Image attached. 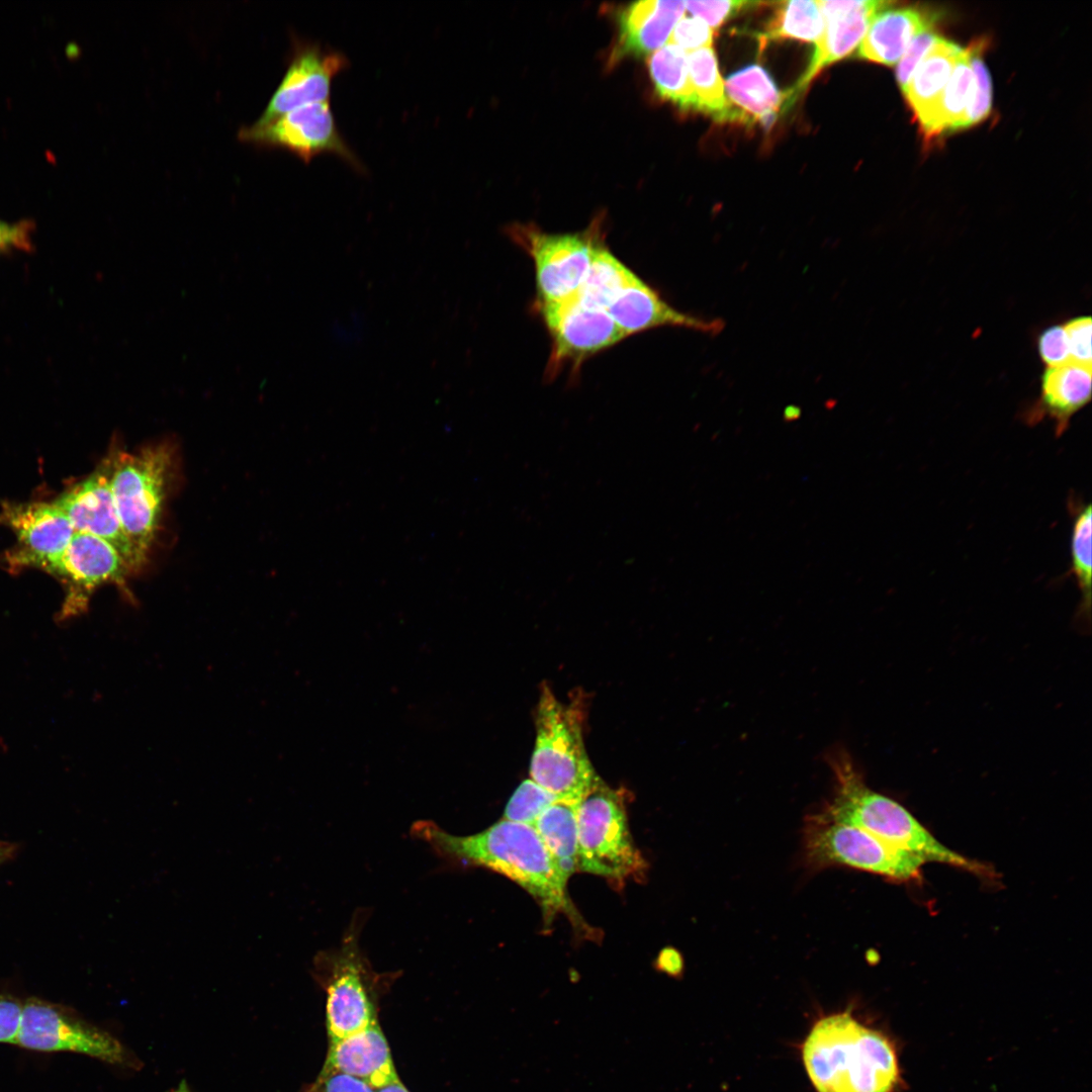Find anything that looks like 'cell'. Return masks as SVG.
<instances>
[{"label":"cell","instance_id":"obj_1","mask_svg":"<svg viewBox=\"0 0 1092 1092\" xmlns=\"http://www.w3.org/2000/svg\"><path fill=\"white\" fill-rule=\"evenodd\" d=\"M412 834L442 858L458 866L483 867L524 888L541 906L546 921L563 912L578 917L552 855L533 825L499 820L485 830L453 835L428 820L416 822Z\"/></svg>","mask_w":1092,"mask_h":1092},{"label":"cell","instance_id":"obj_2","mask_svg":"<svg viewBox=\"0 0 1092 1092\" xmlns=\"http://www.w3.org/2000/svg\"><path fill=\"white\" fill-rule=\"evenodd\" d=\"M801 1051L816 1092H896L900 1085L894 1043L850 1009L816 1020Z\"/></svg>","mask_w":1092,"mask_h":1092},{"label":"cell","instance_id":"obj_3","mask_svg":"<svg viewBox=\"0 0 1092 1092\" xmlns=\"http://www.w3.org/2000/svg\"><path fill=\"white\" fill-rule=\"evenodd\" d=\"M834 777L833 794L815 815L823 820L858 827L925 862L947 863L981 876L988 867L952 851L937 840L905 807L871 790L842 748L827 755Z\"/></svg>","mask_w":1092,"mask_h":1092},{"label":"cell","instance_id":"obj_4","mask_svg":"<svg viewBox=\"0 0 1092 1092\" xmlns=\"http://www.w3.org/2000/svg\"><path fill=\"white\" fill-rule=\"evenodd\" d=\"M536 741L531 779L559 800L578 803L598 777L582 737V713L541 689L535 716Z\"/></svg>","mask_w":1092,"mask_h":1092},{"label":"cell","instance_id":"obj_5","mask_svg":"<svg viewBox=\"0 0 1092 1092\" xmlns=\"http://www.w3.org/2000/svg\"><path fill=\"white\" fill-rule=\"evenodd\" d=\"M354 924L340 946L324 950L314 959V978L327 994L329 1041L378 1022L377 1000L382 979L362 953Z\"/></svg>","mask_w":1092,"mask_h":1092},{"label":"cell","instance_id":"obj_6","mask_svg":"<svg viewBox=\"0 0 1092 1092\" xmlns=\"http://www.w3.org/2000/svg\"><path fill=\"white\" fill-rule=\"evenodd\" d=\"M578 872L623 882L646 862L629 831L624 799L598 776L577 803Z\"/></svg>","mask_w":1092,"mask_h":1092},{"label":"cell","instance_id":"obj_7","mask_svg":"<svg viewBox=\"0 0 1092 1092\" xmlns=\"http://www.w3.org/2000/svg\"><path fill=\"white\" fill-rule=\"evenodd\" d=\"M111 459L110 486L121 526L148 555L160 527L172 452L160 443L135 452L115 451Z\"/></svg>","mask_w":1092,"mask_h":1092},{"label":"cell","instance_id":"obj_8","mask_svg":"<svg viewBox=\"0 0 1092 1092\" xmlns=\"http://www.w3.org/2000/svg\"><path fill=\"white\" fill-rule=\"evenodd\" d=\"M15 1044L32 1052L73 1053L117 1067H140L114 1035L65 1006L35 997L23 1002Z\"/></svg>","mask_w":1092,"mask_h":1092},{"label":"cell","instance_id":"obj_9","mask_svg":"<svg viewBox=\"0 0 1092 1092\" xmlns=\"http://www.w3.org/2000/svg\"><path fill=\"white\" fill-rule=\"evenodd\" d=\"M804 851L816 869L849 867L892 880L917 878L925 861L855 826L810 816L804 829Z\"/></svg>","mask_w":1092,"mask_h":1092},{"label":"cell","instance_id":"obj_10","mask_svg":"<svg viewBox=\"0 0 1092 1092\" xmlns=\"http://www.w3.org/2000/svg\"><path fill=\"white\" fill-rule=\"evenodd\" d=\"M510 235L534 261L539 305L563 301L577 292L599 239L590 232L554 235L521 225L512 228Z\"/></svg>","mask_w":1092,"mask_h":1092},{"label":"cell","instance_id":"obj_11","mask_svg":"<svg viewBox=\"0 0 1092 1092\" xmlns=\"http://www.w3.org/2000/svg\"><path fill=\"white\" fill-rule=\"evenodd\" d=\"M239 136L244 142L289 151L304 163L318 155H336L356 171H364L337 127L330 100L298 107L263 126L245 127Z\"/></svg>","mask_w":1092,"mask_h":1092},{"label":"cell","instance_id":"obj_12","mask_svg":"<svg viewBox=\"0 0 1092 1092\" xmlns=\"http://www.w3.org/2000/svg\"><path fill=\"white\" fill-rule=\"evenodd\" d=\"M111 470L110 454L88 477L53 503L67 515L75 532L108 542L133 572L145 565L148 555L129 540L121 526L110 486Z\"/></svg>","mask_w":1092,"mask_h":1092},{"label":"cell","instance_id":"obj_13","mask_svg":"<svg viewBox=\"0 0 1092 1092\" xmlns=\"http://www.w3.org/2000/svg\"><path fill=\"white\" fill-rule=\"evenodd\" d=\"M552 338L547 366L551 377L565 364L580 365L586 358L626 338L607 310L583 306L571 297L539 305Z\"/></svg>","mask_w":1092,"mask_h":1092},{"label":"cell","instance_id":"obj_14","mask_svg":"<svg viewBox=\"0 0 1092 1092\" xmlns=\"http://www.w3.org/2000/svg\"><path fill=\"white\" fill-rule=\"evenodd\" d=\"M65 584L61 620L79 615L88 606L92 593L102 584L123 585L131 570L120 554L106 541L76 532L65 551L46 568Z\"/></svg>","mask_w":1092,"mask_h":1092},{"label":"cell","instance_id":"obj_15","mask_svg":"<svg viewBox=\"0 0 1092 1092\" xmlns=\"http://www.w3.org/2000/svg\"><path fill=\"white\" fill-rule=\"evenodd\" d=\"M348 66L341 52L296 40L281 83L253 125L263 126L298 107L330 100L334 78Z\"/></svg>","mask_w":1092,"mask_h":1092},{"label":"cell","instance_id":"obj_16","mask_svg":"<svg viewBox=\"0 0 1092 1092\" xmlns=\"http://www.w3.org/2000/svg\"><path fill=\"white\" fill-rule=\"evenodd\" d=\"M825 27L815 42L814 52L804 74L785 92V109L790 108L807 89L810 82L828 65L849 55L860 43L876 14L890 2L818 1Z\"/></svg>","mask_w":1092,"mask_h":1092},{"label":"cell","instance_id":"obj_17","mask_svg":"<svg viewBox=\"0 0 1092 1092\" xmlns=\"http://www.w3.org/2000/svg\"><path fill=\"white\" fill-rule=\"evenodd\" d=\"M0 520L17 538L19 549L12 559L18 565L46 569L76 533L67 515L54 503L6 504Z\"/></svg>","mask_w":1092,"mask_h":1092},{"label":"cell","instance_id":"obj_18","mask_svg":"<svg viewBox=\"0 0 1092 1092\" xmlns=\"http://www.w3.org/2000/svg\"><path fill=\"white\" fill-rule=\"evenodd\" d=\"M329 1042L322 1071L352 1076L375 1090L400 1081L378 1022Z\"/></svg>","mask_w":1092,"mask_h":1092},{"label":"cell","instance_id":"obj_19","mask_svg":"<svg viewBox=\"0 0 1092 1092\" xmlns=\"http://www.w3.org/2000/svg\"><path fill=\"white\" fill-rule=\"evenodd\" d=\"M607 311L626 337L663 326L710 335L719 334L724 327L720 320H705L676 310L638 277L621 291Z\"/></svg>","mask_w":1092,"mask_h":1092},{"label":"cell","instance_id":"obj_20","mask_svg":"<svg viewBox=\"0 0 1092 1092\" xmlns=\"http://www.w3.org/2000/svg\"><path fill=\"white\" fill-rule=\"evenodd\" d=\"M1091 366L1069 361L1046 367L1040 379L1039 398L1027 421L1036 423L1049 418L1055 422L1056 435L1062 436L1072 417L1091 400Z\"/></svg>","mask_w":1092,"mask_h":1092},{"label":"cell","instance_id":"obj_21","mask_svg":"<svg viewBox=\"0 0 1092 1092\" xmlns=\"http://www.w3.org/2000/svg\"><path fill=\"white\" fill-rule=\"evenodd\" d=\"M686 10L685 1L644 0L619 15L616 57L647 56L666 44Z\"/></svg>","mask_w":1092,"mask_h":1092},{"label":"cell","instance_id":"obj_22","mask_svg":"<svg viewBox=\"0 0 1092 1092\" xmlns=\"http://www.w3.org/2000/svg\"><path fill=\"white\" fill-rule=\"evenodd\" d=\"M931 25V16L919 9L886 8L872 20L856 56L892 66L899 62L912 39Z\"/></svg>","mask_w":1092,"mask_h":1092},{"label":"cell","instance_id":"obj_23","mask_svg":"<svg viewBox=\"0 0 1092 1092\" xmlns=\"http://www.w3.org/2000/svg\"><path fill=\"white\" fill-rule=\"evenodd\" d=\"M729 102L745 118L769 127L785 110V92H781L770 74L760 65L750 64L730 74L724 81Z\"/></svg>","mask_w":1092,"mask_h":1092},{"label":"cell","instance_id":"obj_24","mask_svg":"<svg viewBox=\"0 0 1092 1092\" xmlns=\"http://www.w3.org/2000/svg\"><path fill=\"white\" fill-rule=\"evenodd\" d=\"M965 49L938 36L902 91L919 118L941 96Z\"/></svg>","mask_w":1092,"mask_h":1092},{"label":"cell","instance_id":"obj_25","mask_svg":"<svg viewBox=\"0 0 1092 1092\" xmlns=\"http://www.w3.org/2000/svg\"><path fill=\"white\" fill-rule=\"evenodd\" d=\"M562 876L578 872L577 803L553 802L534 824Z\"/></svg>","mask_w":1092,"mask_h":1092},{"label":"cell","instance_id":"obj_26","mask_svg":"<svg viewBox=\"0 0 1092 1092\" xmlns=\"http://www.w3.org/2000/svg\"><path fill=\"white\" fill-rule=\"evenodd\" d=\"M688 67L697 101V111L708 114L719 122L746 124L744 116L732 106L727 98L713 48H703L688 53Z\"/></svg>","mask_w":1092,"mask_h":1092},{"label":"cell","instance_id":"obj_27","mask_svg":"<svg viewBox=\"0 0 1092 1092\" xmlns=\"http://www.w3.org/2000/svg\"><path fill=\"white\" fill-rule=\"evenodd\" d=\"M636 278L598 239L590 265L575 298L583 306L607 310L621 291Z\"/></svg>","mask_w":1092,"mask_h":1092},{"label":"cell","instance_id":"obj_28","mask_svg":"<svg viewBox=\"0 0 1092 1092\" xmlns=\"http://www.w3.org/2000/svg\"><path fill=\"white\" fill-rule=\"evenodd\" d=\"M972 92L973 73L965 49L941 96L917 118L925 135L932 138L946 130L960 129Z\"/></svg>","mask_w":1092,"mask_h":1092},{"label":"cell","instance_id":"obj_29","mask_svg":"<svg viewBox=\"0 0 1092 1092\" xmlns=\"http://www.w3.org/2000/svg\"><path fill=\"white\" fill-rule=\"evenodd\" d=\"M648 68L657 94L685 110L697 111V101L691 85L688 53L667 42L653 52Z\"/></svg>","mask_w":1092,"mask_h":1092},{"label":"cell","instance_id":"obj_30","mask_svg":"<svg viewBox=\"0 0 1092 1092\" xmlns=\"http://www.w3.org/2000/svg\"><path fill=\"white\" fill-rule=\"evenodd\" d=\"M824 27L825 21L818 1H784L778 4L764 30L757 33V39L763 46L787 38L816 42Z\"/></svg>","mask_w":1092,"mask_h":1092},{"label":"cell","instance_id":"obj_31","mask_svg":"<svg viewBox=\"0 0 1092 1092\" xmlns=\"http://www.w3.org/2000/svg\"><path fill=\"white\" fill-rule=\"evenodd\" d=\"M1071 535V571L1082 595V608L1091 606V505L1076 509Z\"/></svg>","mask_w":1092,"mask_h":1092},{"label":"cell","instance_id":"obj_32","mask_svg":"<svg viewBox=\"0 0 1092 1092\" xmlns=\"http://www.w3.org/2000/svg\"><path fill=\"white\" fill-rule=\"evenodd\" d=\"M983 49L982 41H977L967 49L969 64L973 73V92L961 128H967L983 120L991 109L992 83L983 60Z\"/></svg>","mask_w":1092,"mask_h":1092},{"label":"cell","instance_id":"obj_33","mask_svg":"<svg viewBox=\"0 0 1092 1092\" xmlns=\"http://www.w3.org/2000/svg\"><path fill=\"white\" fill-rule=\"evenodd\" d=\"M557 799L532 779L525 780L510 798L504 819L533 825L540 815Z\"/></svg>","mask_w":1092,"mask_h":1092},{"label":"cell","instance_id":"obj_34","mask_svg":"<svg viewBox=\"0 0 1092 1092\" xmlns=\"http://www.w3.org/2000/svg\"><path fill=\"white\" fill-rule=\"evenodd\" d=\"M688 9L695 17L704 20L712 29L718 28L731 16L761 4L754 1L728 0V1H685Z\"/></svg>","mask_w":1092,"mask_h":1092},{"label":"cell","instance_id":"obj_35","mask_svg":"<svg viewBox=\"0 0 1092 1092\" xmlns=\"http://www.w3.org/2000/svg\"><path fill=\"white\" fill-rule=\"evenodd\" d=\"M713 34L714 29L704 20L695 16H682L675 24L668 42L678 46L686 52H693L703 48H711Z\"/></svg>","mask_w":1092,"mask_h":1092},{"label":"cell","instance_id":"obj_36","mask_svg":"<svg viewBox=\"0 0 1092 1092\" xmlns=\"http://www.w3.org/2000/svg\"><path fill=\"white\" fill-rule=\"evenodd\" d=\"M1064 329L1067 335L1070 361L1091 366V317L1089 315L1074 317L1064 325Z\"/></svg>","mask_w":1092,"mask_h":1092},{"label":"cell","instance_id":"obj_37","mask_svg":"<svg viewBox=\"0 0 1092 1092\" xmlns=\"http://www.w3.org/2000/svg\"><path fill=\"white\" fill-rule=\"evenodd\" d=\"M1036 346L1038 355L1046 367L1059 366L1070 361L1064 325H1052L1041 331Z\"/></svg>","mask_w":1092,"mask_h":1092},{"label":"cell","instance_id":"obj_38","mask_svg":"<svg viewBox=\"0 0 1092 1092\" xmlns=\"http://www.w3.org/2000/svg\"><path fill=\"white\" fill-rule=\"evenodd\" d=\"M937 37L938 35L926 29L917 34L909 43L897 67V81L902 91L906 88L916 67Z\"/></svg>","mask_w":1092,"mask_h":1092},{"label":"cell","instance_id":"obj_39","mask_svg":"<svg viewBox=\"0 0 1092 1092\" xmlns=\"http://www.w3.org/2000/svg\"><path fill=\"white\" fill-rule=\"evenodd\" d=\"M301 1092H376L367 1083L349 1075L322 1071Z\"/></svg>","mask_w":1092,"mask_h":1092},{"label":"cell","instance_id":"obj_40","mask_svg":"<svg viewBox=\"0 0 1092 1092\" xmlns=\"http://www.w3.org/2000/svg\"><path fill=\"white\" fill-rule=\"evenodd\" d=\"M23 1003L16 997L0 994V1043L15 1044L21 1021Z\"/></svg>","mask_w":1092,"mask_h":1092},{"label":"cell","instance_id":"obj_41","mask_svg":"<svg viewBox=\"0 0 1092 1092\" xmlns=\"http://www.w3.org/2000/svg\"><path fill=\"white\" fill-rule=\"evenodd\" d=\"M31 230L28 221L8 223L0 220V254L12 250H30Z\"/></svg>","mask_w":1092,"mask_h":1092},{"label":"cell","instance_id":"obj_42","mask_svg":"<svg viewBox=\"0 0 1092 1092\" xmlns=\"http://www.w3.org/2000/svg\"><path fill=\"white\" fill-rule=\"evenodd\" d=\"M658 966L661 971L676 977L682 971V960L676 950L673 948H666L662 950L659 956Z\"/></svg>","mask_w":1092,"mask_h":1092},{"label":"cell","instance_id":"obj_43","mask_svg":"<svg viewBox=\"0 0 1092 1092\" xmlns=\"http://www.w3.org/2000/svg\"><path fill=\"white\" fill-rule=\"evenodd\" d=\"M16 851V843L0 840V866L13 858Z\"/></svg>","mask_w":1092,"mask_h":1092},{"label":"cell","instance_id":"obj_44","mask_svg":"<svg viewBox=\"0 0 1092 1092\" xmlns=\"http://www.w3.org/2000/svg\"><path fill=\"white\" fill-rule=\"evenodd\" d=\"M376 1092H410V1091L401 1083V1081H398V1082L393 1083L391 1085H388V1086H386L384 1088L378 1089V1090H376Z\"/></svg>","mask_w":1092,"mask_h":1092},{"label":"cell","instance_id":"obj_45","mask_svg":"<svg viewBox=\"0 0 1092 1092\" xmlns=\"http://www.w3.org/2000/svg\"><path fill=\"white\" fill-rule=\"evenodd\" d=\"M168 1092H191V1090H190L187 1082L185 1080H181V1082L179 1083V1085L176 1088H173Z\"/></svg>","mask_w":1092,"mask_h":1092}]
</instances>
